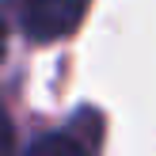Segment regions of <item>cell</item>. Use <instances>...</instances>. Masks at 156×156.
Listing matches in <instances>:
<instances>
[{
    "instance_id": "6da1fadb",
    "label": "cell",
    "mask_w": 156,
    "mask_h": 156,
    "mask_svg": "<svg viewBox=\"0 0 156 156\" xmlns=\"http://www.w3.org/2000/svg\"><path fill=\"white\" fill-rule=\"evenodd\" d=\"M15 23L34 42H53V38L73 34L84 23L91 0H12Z\"/></svg>"
},
{
    "instance_id": "7a4b0ae2",
    "label": "cell",
    "mask_w": 156,
    "mask_h": 156,
    "mask_svg": "<svg viewBox=\"0 0 156 156\" xmlns=\"http://www.w3.org/2000/svg\"><path fill=\"white\" fill-rule=\"evenodd\" d=\"M27 156H95V149H84V137L73 129H61V133H42L30 141Z\"/></svg>"
},
{
    "instance_id": "3957f363",
    "label": "cell",
    "mask_w": 156,
    "mask_h": 156,
    "mask_svg": "<svg viewBox=\"0 0 156 156\" xmlns=\"http://www.w3.org/2000/svg\"><path fill=\"white\" fill-rule=\"evenodd\" d=\"M15 152V129H12V118H8L4 103H0V156H12Z\"/></svg>"
},
{
    "instance_id": "277c9868",
    "label": "cell",
    "mask_w": 156,
    "mask_h": 156,
    "mask_svg": "<svg viewBox=\"0 0 156 156\" xmlns=\"http://www.w3.org/2000/svg\"><path fill=\"white\" fill-rule=\"evenodd\" d=\"M0 57H4V30H0Z\"/></svg>"
}]
</instances>
